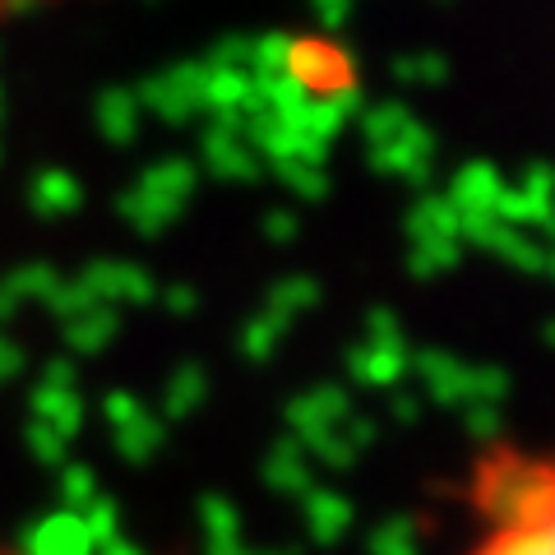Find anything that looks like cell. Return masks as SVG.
Masks as SVG:
<instances>
[{
    "label": "cell",
    "instance_id": "6da1fadb",
    "mask_svg": "<svg viewBox=\"0 0 555 555\" xmlns=\"http://www.w3.org/2000/svg\"><path fill=\"white\" fill-rule=\"evenodd\" d=\"M459 500L473 518L463 555H555V449L491 440L467 459Z\"/></svg>",
    "mask_w": 555,
    "mask_h": 555
},
{
    "label": "cell",
    "instance_id": "7a4b0ae2",
    "mask_svg": "<svg viewBox=\"0 0 555 555\" xmlns=\"http://www.w3.org/2000/svg\"><path fill=\"white\" fill-rule=\"evenodd\" d=\"M0 555H33V551H24L20 542H10V537H0Z\"/></svg>",
    "mask_w": 555,
    "mask_h": 555
}]
</instances>
